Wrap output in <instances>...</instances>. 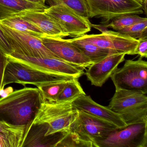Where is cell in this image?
Listing matches in <instances>:
<instances>
[{"instance_id": "obj_28", "label": "cell", "mask_w": 147, "mask_h": 147, "mask_svg": "<svg viewBox=\"0 0 147 147\" xmlns=\"http://www.w3.org/2000/svg\"><path fill=\"white\" fill-rule=\"evenodd\" d=\"M138 55L141 58L147 57V36L138 39V43L133 55Z\"/></svg>"}, {"instance_id": "obj_25", "label": "cell", "mask_w": 147, "mask_h": 147, "mask_svg": "<svg viewBox=\"0 0 147 147\" xmlns=\"http://www.w3.org/2000/svg\"><path fill=\"white\" fill-rule=\"evenodd\" d=\"M147 20V18H142L136 14H125L114 18L108 24L107 28H112L116 31L130 26L136 23Z\"/></svg>"}, {"instance_id": "obj_22", "label": "cell", "mask_w": 147, "mask_h": 147, "mask_svg": "<svg viewBox=\"0 0 147 147\" xmlns=\"http://www.w3.org/2000/svg\"><path fill=\"white\" fill-rule=\"evenodd\" d=\"M75 79V78H74ZM63 80L51 82L37 83L35 85L41 91L45 100L56 101L64 88L66 83L70 80Z\"/></svg>"}, {"instance_id": "obj_30", "label": "cell", "mask_w": 147, "mask_h": 147, "mask_svg": "<svg viewBox=\"0 0 147 147\" xmlns=\"http://www.w3.org/2000/svg\"><path fill=\"white\" fill-rule=\"evenodd\" d=\"M8 59L6 55L0 49V92L2 90V84L3 76Z\"/></svg>"}, {"instance_id": "obj_31", "label": "cell", "mask_w": 147, "mask_h": 147, "mask_svg": "<svg viewBox=\"0 0 147 147\" xmlns=\"http://www.w3.org/2000/svg\"><path fill=\"white\" fill-rule=\"evenodd\" d=\"M92 27H94L95 29L98 30L101 33H103V32H105L106 31L108 30H107V28L105 25H104L102 24L98 25L92 24Z\"/></svg>"}, {"instance_id": "obj_6", "label": "cell", "mask_w": 147, "mask_h": 147, "mask_svg": "<svg viewBox=\"0 0 147 147\" xmlns=\"http://www.w3.org/2000/svg\"><path fill=\"white\" fill-rule=\"evenodd\" d=\"M88 18L102 19L106 25L116 17L125 14H142V5L135 0H85Z\"/></svg>"}, {"instance_id": "obj_11", "label": "cell", "mask_w": 147, "mask_h": 147, "mask_svg": "<svg viewBox=\"0 0 147 147\" xmlns=\"http://www.w3.org/2000/svg\"><path fill=\"white\" fill-rule=\"evenodd\" d=\"M117 129L119 128L106 120L78 110L76 119L70 130L94 143V141Z\"/></svg>"}, {"instance_id": "obj_24", "label": "cell", "mask_w": 147, "mask_h": 147, "mask_svg": "<svg viewBox=\"0 0 147 147\" xmlns=\"http://www.w3.org/2000/svg\"><path fill=\"white\" fill-rule=\"evenodd\" d=\"M56 147H96V146L94 143L85 139L78 133L70 130Z\"/></svg>"}, {"instance_id": "obj_17", "label": "cell", "mask_w": 147, "mask_h": 147, "mask_svg": "<svg viewBox=\"0 0 147 147\" xmlns=\"http://www.w3.org/2000/svg\"><path fill=\"white\" fill-rule=\"evenodd\" d=\"M20 16L34 24L40 29L45 36L61 38L69 36L55 21L44 12H23L14 16Z\"/></svg>"}, {"instance_id": "obj_2", "label": "cell", "mask_w": 147, "mask_h": 147, "mask_svg": "<svg viewBox=\"0 0 147 147\" xmlns=\"http://www.w3.org/2000/svg\"><path fill=\"white\" fill-rule=\"evenodd\" d=\"M108 107L120 115L127 125L147 122L146 94L129 90L115 89Z\"/></svg>"}, {"instance_id": "obj_27", "label": "cell", "mask_w": 147, "mask_h": 147, "mask_svg": "<svg viewBox=\"0 0 147 147\" xmlns=\"http://www.w3.org/2000/svg\"><path fill=\"white\" fill-rule=\"evenodd\" d=\"M147 20L136 23L118 31V32L127 35L136 39L147 36Z\"/></svg>"}, {"instance_id": "obj_32", "label": "cell", "mask_w": 147, "mask_h": 147, "mask_svg": "<svg viewBox=\"0 0 147 147\" xmlns=\"http://www.w3.org/2000/svg\"><path fill=\"white\" fill-rule=\"evenodd\" d=\"M25 1L31 3L41 5L45 6V3L46 0H25Z\"/></svg>"}, {"instance_id": "obj_9", "label": "cell", "mask_w": 147, "mask_h": 147, "mask_svg": "<svg viewBox=\"0 0 147 147\" xmlns=\"http://www.w3.org/2000/svg\"><path fill=\"white\" fill-rule=\"evenodd\" d=\"M44 12L55 21L62 30L71 37L82 36L91 31L92 24L65 5L48 7Z\"/></svg>"}, {"instance_id": "obj_14", "label": "cell", "mask_w": 147, "mask_h": 147, "mask_svg": "<svg viewBox=\"0 0 147 147\" xmlns=\"http://www.w3.org/2000/svg\"><path fill=\"white\" fill-rule=\"evenodd\" d=\"M125 55L124 53L109 55L91 64L84 74L92 85L100 87L111 77L119 65L124 61Z\"/></svg>"}, {"instance_id": "obj_12", "label": "cell", "mask_w": 147, "mask_h": 147, "mask_svg": "<svg viewBox=\"0 0 147 147\" xmlns=\"http://www.w3.org/2000/svg\"><path fill=\"white\" fill-rule=\"evenodd\" d=\"M79 38L100 48L128 55H133L138 43V39L109 30L100 34H85Z\"/></svg>"}, {"instance_id": "obj_13", "label": "cell", "mask_w": 147, "mask_h": 147, "mask_svg": "<svg viewBox=\"0 0 147 147\" xmlns=\"http://www.w3.org/2000/svg\"><path fill=\"white\" fill-rule=\"evenodd\" d=\"M44 45L61 60L83 69L93 63L69 39L45 37L42 38Z\"/></svg>"}, {"instance_id": "obj_3", "label": "cell", "mask_w": 147, "mask_h": 147, "mask_svg": "<svg viewBox=\"0 0 147 147\" xmlns=\"http://www.w3.org/2000/svg\"><path fill=\"white\" fill-rule=\"evenodd\" d=\"M78 110L72 102H59L45 100L32 124L46 123L49 129L45 136L57 132L68 131L76 119Z\"/></svg>"}, {"instance_id": "obj_5", "label": "cell", "mask_w": 147, "mask_h": 147, "mask_svg": "<svg viewBox=\"0 0 147 147\" xmlns=\"http://www.w3.org/2000/svg\"><path fill=\"white\" fill-rule=\"evenodd\" d=\"M73 77L49 74L22 63L8 59L3 76L2 89L6 85L16 83L25 86L74 79Z\"/></svg>"}, {"instance_id": "obj_8", "label": "cell", "mask_w": 147, "mask_h": 147, "mask_svg": "<svg viewBox=\"0 0 147 147\" xmlns=\"http://www.w3.org/2000/svg\"><path fill=\"white\" fill-rule=\"evenodd\" d=\"M0 27L13 52L31 57L58 58L44 45L42 38L11 29L1 24Z\"/></svg>"}, {"instance_id": "obj_10", "label": "cell", "mask_w": 147, "mask_h": 147, "mask_svg": "<svg viewBox=\"0 0 147 147\" xmlns=\"http://www.w3.org/2000/svg\"><path fill=\"white\" fill-rule=\"evenodd\" d=\"M6 55L8 59L22 63L49 74L79 79L85 73L83 69L58 58L31 57L15 52Z\"/></svg>"}, {"instance_id": "obj_1", "label": "cell", "mask_w": 147, "mask_h": 147, "mask_svg": "<svg viewBox=\"0 0 147 147\" xmlns=\"http://www.w3.org/2000/svg\"><path fill=\"white\" fill-rule=\"evenodd\" d=\"M45 100L37 88L11 92L0 98V122L25 127L26 135Z\"/></svg>"}, {"instance_id": "obj_19", "label": "cell", "mask_w": 147, "mask_h": 147, "mask_svg": "<svg viewBox=\"0 0 147 147\" xmlns=\"http://www.w3.org/2000/svg\"><path fill=\"white\" fill-rule=\"evenodd\" d=\"M26 128L0 122V147H22Z\"/></svg>"}, {"instance_id": "obj_26", "label": "cell", "mask_w": 147, "mask_h": 147, "mask_svg": "<svg viewBox=\"0 0 147 147\" xmlns=\"http://www.w3.org/2000/svg\"><path fill=\"white\" fill-rule=\"evenodd\" d=\"M50 6L65 5L76 13L86 19L89 20L87 6L85 0H46Z\"/></svg>"}, {"instance_id": "obj_18", "label": "cell", "mask_w": 147, "mask_h": 147, "mask_svg": "<svg viewBox=\"0 0 147 147\" xmlns=\"http://www.w3.org/2000/svg\"><path fill=\"white\" fill-rule=\"evenodd\" d=\"M48 7L25 0H0V20L23 12H44Z\"/></svg>"}, {"instance_id": "obj_4", "label": "cell", "mask_w": 147, "mask_h": 147, "mask_svg": "<svg viewBox=\"0 0 147 147\" xmlns=\"http://www.w3.org/2000/svg\"><path fill=\"white\" fill-rule=\"evenodd\" d=\"M110 78L115 89L147 93V62L141 59L127 60L123 66L117 68Z\"/></svg>"}, {"instance_id": "obj_33", "label": "cell", "mask_w": 147, "mask_h": 147, "mask_svg": "<svg viewBox=\"0 0 147 147\" xmlns=\"http://www.w3.org/2000/svg\"><path fill=\"white\" fill-rule=\"evenodd\" d=\"M135 1H137L138 2L139 4H141L142 5L143 4L144 2V0H135Z\"/></svg>"}, {"instance_id": "obj_29", "label": "cell", "mask_w": 147, "mask_h": 147, "mask_svg": "<svg viewBox=\"0 0 147 147\" xmlns=\"http://www.w3.org/2000/svg\"><path fill=\"white\" fill-rule=\"evenodd\" d=\"M0 49L7 55H11L13 52L6 37L0 27Z\"/></svg>"}, {"instance_id": "obj_21", "label": "cell", "mask_w": 147, "mask_h": 147, "mask_svg": "<svg viewBox=\"0 0 147 147\" xmlns=\"http://www.w3.org/2000/svg\"><path fill=\"white\" fill-rule=\"evenodd\" d=\"M0 24L11 29L39 38L46 37L37 26L20 16H14L1 20Z\"/></svg>"}, {"instance_id": "obj_7", "label": "cell", "mask_w": 147, "mask_h": 147, "mask_svg": "<svg viewBox=\"0 0 147 147\" xmlns=\"http://www.w3.org/2000/svg\"><path fill=\"white\" fill-rule=\"evenodd\" d=\"M147 122L117 129L94 141L96 147H147Z\"/></svg>"}, {"instance_id": "obj_15", "label": "cell", "mask_w": 147, "mask_h": 147, "mask_svg": "<svg viewBox=\"0 0 147 147\" xmlns=\"http://www.w3.org/2000/svg\"><path fill=\"white\" fill-rule=\"evenodd\" d=\"M72 104L77 110L106 120L119 129H123L127 125L120 115L108 107L103 106L96 103L89 95L83 94L73 101Z\"/></svg>"}, {"instance_id": "obj_23", "label": "cell", "mask_w": 147, "mask_h": 147, "mask_svg": "<svg viewBox=\"0 0 147 147\" xmlns=\"http://www.w3.org/2000/svg\"><path fill=\"white\" fill-rule=\"evenodd\" d=\"M86 94L78 80V78H75L66 83L56 101L73 102L82 95Z\"/></svg>"}, {"instance_id": "obj_20", "label": "cell", "mask_w": 147, "mask_h": 147, "mask_svg": "<svg viewBox=\"0 0 147 147\" xmlns=\"http://www.w3.org/2000/svg\"><path fill=\"white\" fill-rule=\"evenodd\" d=\"M69 41L88 57L93 63L100 61L109 55L119 54L114 51L98 47L79 37L74 38L73 39H69Z\"/></svg>"}, {"instance_id": "obj_16", "label": "cell", "mask_w": 147, "mask_h": 147, "mask_svg": "<svg viewBox=\"0 0 147 147\" xmlns=\"http://www.w3.org/2000/svg\"><path fill=\"white\" fill-rule=\"evenodd\" d=\"M49 129L46 123L32 124L23 142L22 147H56L68 131L57 132L46 136Z\"/></svg>"}]
</instances>
